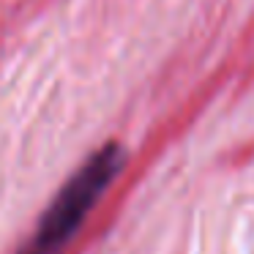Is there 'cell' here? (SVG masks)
<instances>
[{
  "label": "cell",
  "mask_w": 254,
  "mask_h": 254,
  "mask_svg": "<svg viewBox=\"0 0 254 254\" xmlns=\"http://www.w3.org/2000/svg\"><path fill=\"white\" fill-rule=\"evenodd\" d=\"M123 170V148L118 142H107L101 150H96L77 172L66 181V186L58 191L52 205L47 208L41 219L36 238L30 243L33 254H58L74 232L82 227L88 213L96 208L110 183Z\"/></svg>",
  "instance_id": "obj_1"
},
{
  "label": "cell",
  "mask_w": 254,
  "mask_h": 254,
  "mask_svg": "<svg viewBox=\"0 0 254 254\" xmlns=\"http://www.w3.org/2000/svg\"><path fill=\"white\" fill-rule=\"evenodd\" d=\"M19 254H33V252H30V249H28V246H25V249H22V252H19Z\"/></svg>",
  "instance_id": "obj_2"
}]
</instances>
